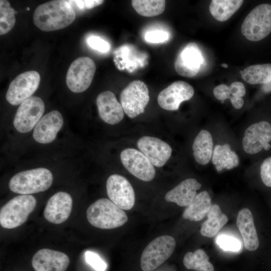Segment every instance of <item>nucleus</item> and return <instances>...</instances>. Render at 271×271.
Instances as JSON below:
<instances>
[{
	"instance_id": "f257e3e1",
	"label": "nucleus",
	"mask_w": 271,
	"mask_h": 271,
	"mask_svg": "<svg viewBox=\"0 0 271 271\" xmlns=\"http://www.w3.org/2000/svg\"><path fill=\"white\" fill-rule=\"evenodd\" d=\"M74 10L69 1H51L38 6L33 14V22L39 29L51 32L64 29L74 21Z\"/></svg>"
},
{
	"instance_id": "f03ea898",
	"label": "nucleus",
	"mask_w": 271,
	"mask_h": 271,
	"mask_svg": "<svg viewBox=\"0 0 271 271\" xmlns=\"http://www.w3.org/2000/svg\"><path fill=\"white\" fill-rule=\"evenodd\" d=\"M86 217L91 225L104 229L120 227L128 219L125 212L107 198L98 199L91 204L87 209Z\"/></svg>"
},
{
	"instance_id": "7ed1b4c3",
	"label": "nucleus",
	"mask_w": 271,
	"mask_h": 271,
	"mask_svg": "<svg viewBox=\"0 0 271 271\" xmlns=\"http://www.w3.org/2000/svg\"><path fill=\"white\" fill-rule=\"evenodd\" d=\"M52 173L45 168L24 171L15 175L10 180L9 187L13 192L30 195L44 192L51 186Z\"/></svg>"
},
{
	"instance_id": "20e7f679",
	"label": "nucleus",
	"mask_w": 271,
	"mask_h": 271,
	"mask_svg": "<svg viewBox=\"0 0 271 271\" xmlns=\"http://www.w3.org/2000/svg\"><path fill=\"white\" fill-rule=\"evenodd\" d=\"M37 204L30 195L17 196L6 203L0 210V224L2 227L12 229L23 224Z\"/></svg>"
},
{
	"instance_id": "39448f33",
	"label": "nucleus",
	"mask_w": 271,
	"mask_h": 271,
	"mask_svg": "<svg viewBox=\"0 0 271 271\" xmlns=\"http://www.w3.org/2000/svg\"><path fill=\"white\" fill-rule=\"evenodd\" d=\"M242 35L250 41H258L271 33V5L255 7L244 19L241 27Z\"/></svg>"
},
{
	"instance_id": "423d86ee",
	"label": "nucleus",
	"mask_w": 271,
	"mask_h": 271,
	"mask_svg": "<svg viewBox=\"0 0 271 271\" xmlns=\"http://www.w3.org/2000/svg\"><path fill=\"white\" fill-rule=\"evenodd\" d=\"M176 241L171 236L162 235L151 241L143 251L141 266L143 271H153L172 254Z\"/></svg>"
},
{
	"instance_id": "0eeeda50",
	"label": "nucleus",
	"mask_w": 271,
	"mask_h": 271,
	"mask_svg": "<svg viewBox=\"0 0 271 271\" xmlns=\"http://www.w3.org/2000/svg\"><path fill=\"white\" fill-rule=\"evenodd\" d=\"M149 100L148 88L139 80L130 82L120 94V103L124 113L130 118L143 113Z\"/></svg>"
},
{
	"instance_id": "6e6552de",
	"label": "nucleus",
	"mask_w": 271,
	"mask_h": 271,
	"mask_svg": "<svg viewBox=\"0 0 271 271\" xmlns=\"http://www.w3.org/2000/svg\"><path fill=\"white\" fill-rule=\"evenodd\" d=\"M96 71L93 60L87 57L75 59L69 66L66 77L68 88L75 93L86 90L90 86Z\"/></svg>"
},
{
	"instance_id": "1a4fd4ad",
	"label": "nucleus",
	"mask_w": 271,
	"mask_h": 271,
	"mask_svg": "<svg viewBox=\"0 0 271 271\" xmlns=\"http://www.w3.org/2000/svg\"><path fill=\"white\" fill-rule=\"evenodd\" d=\"M40 79L39 73L34 70L19 74L9 85L6 95L7 100L13 105L21 104L37 90Z\"/></svg>"
},
{
	"instance_id": "9d476101",
	"label": "nucleus",
	"mask_w": 271,
	"mask_h": 271,
	"mask_svg": "<svg viewBox=\"0 0 271 271\" xmlns=\"http://www.w3.org/2000/svg\"><path fill=\"white\" fill-rule=\"evenodd\" d=\"M44 110L42 99L32 96L20 104L14 119V127L21 133L29 132L42 118Z\"/></svg>"
},
{
	"instance_id": "9b49d317",
	"label": "nucleus",
	"mask_w": 271,
	"mask_h": 271,
	"mask_svg": "<svg viewBox=\"0 0 271 271\" xmlns=\"http://www.w3.org/2000/svg\"><path fill=\"white\" fill-rule=\"evenodd\" d=\"M106 186L109 199L118 207L128 210L133 207L134 191L125 177L117 174L110 175L107 180Z\"/></svg>"
},
{
	"instance_id": "f8f14e48",
	"label": "nucleus",
	"mask_w": 271,
	"mask_h": 271,
	"mask_svg": "<svg viewBox=\"0 0 271 271\" xmlns=\"http://www.w3.org/2000/svg\"><path fill=\"white\" fill-rule=\"evenodd\" d=\"M271 124L261 121L250 125L245 130L242 139L244 151L249 154H255L262 149L269 150L271 145Z\"/></svg>"
},
{
	"instance_id": "ddd939ff",
	"label": "nucleus",
	"mask_w": 271,
	"mask_h": 271,
	"mask_svg": "<svg viewBox=\"0 0 271 271\" xmlns=\"http://www.w3.org/2000/svg\"><path fill=\"white\" fill-rule=\"evenodd\" d=\"M120 158L125 168L138 179L149 182L154 178L156 171L154 166L141 152L127 148L121 152Z\"/></svg>"
},
{
	"instance_id": "4468645a",
	"label": "nucleus",
	"mask_w": 271,
	"mask_h": 271,
	"mask_svg": "<svg viewBox=\"0 0 271 271\" xmlns=\"http://www.w3.org/2000/svg\"><path fill=\"white\" fill-rule=\"evenodd\" d=\"M194 93L193 87L187 82L183 81H175L159 93L158 103L164 109L177 110L180 104L190 99Z\"/></svg>"
},
{
	"instance_id": "2eb2a0df",
	"label": "nucleus",
	"mask_w": 271,
	"mask_h": 271,
	"mask_svg": "<svg viewBox=\"0 0 271 271\" xmlns=\"http://www.w3.org/2000/svg\"><path fill=\"white\" fill-rule=\"evenodd\" d=\"M204 60L201 52L194 42L186 45L178 55L174 63L176 71L180 75L193 77L199 72Z\"/></svg>"
},
{
	"instance_id": "dca6fc26",
	"label": "nucleus",
	"mask_w": 271,
	"mask_h": 271,
	"mask_svg": "<svg viewBox=\"0 0 271 271\" xmlns=\"http://www.w3.org/2000/svg\"><path fill=\"white\" fill-rule=\"evenodd\" d=\"M137 146L152 165L157 167L164 166L171 156L170 146L155 137L144 136L138 141Z\"/></svg>"
},
{
	"instance_id": "f3484780",
	"label": "nucleus",
	"mask_w": 271,
	"mask_h": 271,
	"mask_svg": "<svg viewBox=\"0 0 271 271\" xmlns=\"http://www.w3.org/2000/svg\"><path fill=\"white\" fill-rule=\"evenodd\" d=\"M73 200L70 194L64 192L55 193L48 200L43 215L49 222L59 224L69 218L72 208Z\"/></svg>"
},
{
	"instance_id": "a211bd4d",
	"label": "nucleus",
	"mask_w": 271,
	"mask_h": 271,
	"mask_svg": "<svg viewBox=\"0 0 271 271\" xmlns=\"http://www.w3.org/2000/svg\"><path fill=\"white\" fill-rule=\"evenodd\" d=\"M69 263V258L65 253L48 248L38 250L32 259L36 271H65Z\"/></svg>"
},
{
	"instance_id": "6ab92c4d",
	"label": "nucleus",
	"mask_w": 271,
	"mask_h": 271,
	"mask_svg": "<svg viewBox=\"0 0 271 271\" xmlns=\"http://www.w3.org/2000/svg\"><path fill=\"white\" fill-rule=\"evenodd\" d=\"M63 118L58 110H52L44 115L34 127V139L40 144H48L56 139L63 124Z\"/></svg>"
},
{
	"instance_id": "aec40b11",
	"label": "nucleus",
	"mask_w": 271,
	"mask_h": 271,
	"mask_svg": "<svg viewBox=\"0 0 271 271\" xmlns=\"http://www.w3.org/2000/svg\"><path fill=\"white\" fill-rule=\"evenodd\" d=\"M96 102L99 116L105 123L114 125L123 119V108L112 92L107 90L100 93Z\"/></svg>"
},
{
	"instance_id": "412c9836",
	"label": "nucleus",
	"mask_w": 271,
	"mask_h": 271,
	"mask_svg": "<svg viewBox=\"0 0 271 271\" xmlns=\"http://www.w3.org/2000/svg\"><path fill=\"white\" fill-rule=\"evenodd\" d=\"M236 224L243 238L245 248L250 251L256 250L259 245V240L253 217L249 209L243 208L238 212Z\"/></svg>"
},
{
	"instance_id": "4be33fe9",
	"label": "nucleus",
	"mask_w": 271,
	"mask_h": 271,
	"mask_svg": "<svg viewBox=\"0 0 271 271\" xmlns=\"http://www.w3.org/2000/svg\"><path fill=\"white\" fill-rule=\"evenodd\" d=\"M201 184L196 179L189 178L182 181L165 195L166 200L174 202L179 206H189L197 195V190Z\"/></svg>"
},
{
	"instance_id": "5701e85b",
	"label": "nucleus",
	"mask_w": 271,
	"mask_h": 271,
	"mask_svg": "<svg viewBox=\"0 0 271 271\" xmlns=\"http://www.w3.org/2000/svg\"><path fill=\"white\" fill-rule=\"evenodd\" d=\"M213 149V142L211 134L206 130H201L192 145L195 161L202 165L207 164L212 159Z\"/></svg>"
},
{
	"instance_id": "b1692460",
	"label": "nucleus",
	"mask_w": 271,
	"mask_h": 271,
	"mask_svg": "<svg viewBox=\"0 0 271 271\" xmlns=\"http://www.w3.org/2000/svg\"><path fill=\"white\" fill-rule=\"evenodd\" d=\"M212 205L208 193L202 191L197 194L193 202L185 209L182 217L190 221H200L208 214Z\"/></svg>"
},
{
	"instance_id": "393cba45",
	"label": "nucleus",
	"mask_w": 271,
	"mask_h": 271,
	"mask_svg": "<svg viewBox=\"0 0 271 271\" xmlns=\"http://www.w3.org/2000/svg\"><path fill=\"white\" fill-rule=\"evenodd\" d=\"M212 163L217 171L223 169L230 170L237 167L239 164V159L237 154L231 150L228 144L215 146L212 156Z\"/></svg>"
},
{
	"instance_id": "a878e982",
	"label": "nucleus",
	"mask_w": 271,
	"mask_h": 271,
	"mask_svg": "<svg viewBox=\"0 0 271 271\" xmlns=\"http://www.w3.org/2000/svg\"><path fill=\"white\" fill-rule=\"evenodd\" d=\"M207 216V219L203 223L200 233L204 236L212 238L217 234L228 219L217 204L212 205Z\"/></svg>"
},
{
	"instance_id": "bb28decb",
	"label": "nucleus",
	"mask_w": 271,
	"mask_h": 271,
	"mask_svg": "<svg viewBox=\"0 0 271 271\" xmlns=\"http://www.w3.org/2000/svg\"><path fill=\"white\" fill-rule=\"evenodd\" d=\"M242 0H212L209 11L216 20L224 22L228 20L241 6Z\"/></svg>"
},
{
	"instance_id": "cd10ccee",
	"label": "nucleus",
	"mask_w": 271,
	"mask_h": 271,
	"mask_svg": "<svg viewBox=\"0 0 271 271\" xmlns=\"http://www.w3.org/2000/svg\"><path fill=\"white\" fill-rule=\"evenodd\" d=\"M240 73L242 79L250 84H265L271 81V64L250 65Z\"/></svg>"
},
{
	"instance_id": "c85d7f7f",
	"label": "nucleus",
	"mask_w": 271,
	"mask_h": 271,
	"mask_svg": "<svg viewBox=\"0 0 271 271\" xmlns=\"http://www.w3.org/2000/svg\"><path fill=\"white\" fill-rule=\"evenodd\" d=\"M184 266L188 269L196 271H214L213 264L209 261V257L202 249L194 252H188L183 258Z\"/></svg>"
},
{
	"instance_id": "c756f323",
	"label": "nucleus",
	"mask_w": 271,
	"mask_h": 271,
	"mask_svg": "<svg viewBox=\"0 0 271 271\" xmlns=\"http://www.w3.org/2000/svg\"><path fill=\"white\" fill-rule=\"evenodd\" d=\"M166 1L163 0H132L131 5L141 16L154 17L163 13Z\"/></svg>"
},
{
	"instance_id": "7c9ffc66",
	"label": "nucleus",
	"mask_w": 271,
	"mask_h": 271,
	"mask_svg": "<svg viewBox=\"0 0 271 271\" xmlns=\"http://www.w3.org/2000/svg\"><path fill=\"white\" fill-rule=\"evenodd\" d=\"M15 12L8 1H0L1 35L8 33L14 27L16 22Z\"/></svg>"
},
{
	"instance_id": "2f4dec72",
	"label": "nucleus",
	"mask_w": 271,
	"mask_h": 271,
	"mask_svg": "<svg viewBox=\"0 0 271 271\" xmlns=\"http://www.w3.org/2000/svg\"><path fill=\"white\" fill-rule=\"evenodd\" d=\"M216 242L220 247L226 251H237L241 248V243L237 239L226 235L218 236Z\"/></svg>"
},
{
	"instance_id": "473e14b6",
	"label": "nucleus",
	"mask_w": 271,
	"mask_h": 271,
	"mask_svg": "<svg viewBox=\"0 0 271 271\" xmlns=\"http://www.w3.org/2000/svg\"><path fill=\"white\" fill-rule=\"evenodd\" d=\"M86 261L97 271H105L106 263L96 253L87 251L85 254Z\"/></svg>"
},
{
	"instance_id": "72a5a7b5",
	"label": "nucleus",
	"mask_w": 271,
	"mask_h": 271,
	"mask_svg": "<svg viewBox=\"0 0 271 271\" xmlns=\"http://www.w3.org/2000/svg\"><path fill=\"white\" fill-rule=\"evenodd\" d=\"M87 44L91 48L101 53H105L109 51V44L102 38L97 36H90L87 39Z\"/></svg>"
},
{
	"instance_id": "f704fd0d",
	"label": "nucleus",
	"mask_w": 271,
	"mask_h": 271,
	"mask_svg": "<svg viewBox=\"0 0 271 271\" xmlns=\"http://www.w3.org/2000/svg\"><path fill=\"white\" fill-rule=\"evenodd\" d=\"M260 177L262 183L271 187V157L265 159L260 168Z\"/></svg>"
},
{
	"instance_id": "c9c22d12",
	"label": "nucleus",
	"mask_w": 271,
	"mask_h": 271,
	"mask_svg": "<svg viewBox=\"0 0 271 271\" xmlns=\"http://www.w3.org/2000/svg\"><path fill=\"white\" fill-rule=\"evenodd\" d=\"M168 34L165 31L155 30L149 31L145 35L146 41L152 43H159L164 42L168 39Z\"/></svg>"
},
{
	"instance_id": "e433bc0d",
	"label": "nucleus",
	"mask_w": 271,
	"mask_h": 271,
	"mask_svg": "<svg viewBox=\"0 0 271 271\" xmlns=\"http://www.w3.org/2000/svg\"><path fill=\"white\" fill-rule=\"evenodd\" d=\"M213 94L216 99L223 101L231 97L229 86L221 84L216 86L213 89Z\"/></svg>"
},
{
	"instance_id": "4c0bfd02",
	"label": "nucleus",
	"mask_w": 271,
	"mask_h": 271,
	"mask_svg": "<svg viewBox=\"0 0 271 271\" xmlns=\"http://www.w3.org/2000/svg\"><path fill=\"white\" fill-rule=\"evenodd\" d=\"M70 2L75 4L80 10H89L101 4L103 1H70Z\"/></svg>"
},
{
	"instance_id": "58836bf2",
	"label": "nucleus",
	"mask_w": 271,
	"mask_h": 271,
	"mask_svg": "<svg viewBox=\"0 0 271 271\" xmlns=\"http://www.w3.org/2000/svg\"><path fill=\"white\" fill-rule=\"evenodd\" d=\"M231 94L233 96L242 97L245 94V88L244 84L238 81L232 83L229 86Z\"/></svg>"
},
{
	"instance_id": "ea45409f",
	"label": "nucleus",
	"mask_w": 271,
	"mask_h": 271,
	"mask_svg": "<svg viewBox=\"0 0 271 271\" xmlns=\"http://www.w3.org/2000/svg\"><path fill=\"white\" fill-rule=\"evenodd\" d=\"M229 99L232 106L236 109L241 108L244 104V101L242 97L232 96Z\"/></svg>"
},
{
	"instance_id": "a19ab883",
	"label": "nucleus",
	"mask_w": 271,
	"mask_h": 271,
	"mask_svg": "<svg viewBox=\"0 0 271 271\" xmlns=\"http://www.w3.org/2000/svg\"><path fill=\"white\" fill-rule=\"evenodd\" d=\"M263 90L265 91H269L271 90V81L267 84H263Z\"/></svg>"
},
{
	"instance_id": "79ce46f5",
	"label": "nucleus",
	"mask_w": 271,
	"mask_h": 271,
	"mask_svg": "<svg viewBox=\"0 0 271 271\" xmlns=\"http://www.w3.org/2000/svg\"><path fill=\"white\" fill-rule=\"evenodd\" d=\"M221 66L224 68H227L228 67V65L225 63H222L221 64Z\"/></svg>"
},
{
	"instance_id": "37998d69",
	"label": "nucleus",
	"mask_w": 271,
	"mask_h": 271,
	"mask_svg": "<svg viewBox=\"0 0 271 271\" xmlns=\"http://www.w3.org/2000/svg\"><path fill=\"white\" fill-rule=\"evenodd\" d=\"M27 11H29V8H27Z\"/></svg>"
}]
</instances>
